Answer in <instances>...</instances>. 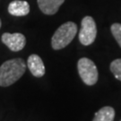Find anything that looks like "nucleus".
Returning <instances> with one entry per match:
<instances>
[{"label": "nucleus", "instance_id": "7ed1b4c3", "mask_svg": "<svg viewBox=\"0 0 121 121\" xmlns=\"http://www.w3.org/2000/svg\"><path fill=\"white\" fill-rule=\"evenodd\" d=\"M78 73L82 82L86 85H94L98 81V69L93 61L87 58L82 57L77 63Z\"/></svg>", "mask_w": 121, "mask_h": 121}, {"label": "nucleus", "instance_id": "ddd939ff", "mask_svg": "<svg viewBox=\"0 0 121 121\" xmlns=\"http://www.w3.org/2000/svg\"><path fill=\"white\" fill-rule=\"evenodd\" d=\"M120 121H121V120H120Z\"/></svg>", "mask_w": 121, "mask_h": 121}, {"label": "nucleus", "instance_id": "423d86ee", "mask_svg": "<svg viewBox=\"0 0 121 121\" xmlns=\"http://www.w3.org/2000/svg\"><path fill=\"white\" fill-rule=\"evenodd\" d=\"M27 66L31 74L35 77H41L46 73L43 61L40 56L36 54H32L28 57Z\"/></svg>", "mask_w": 121, "mask_h": 121}, {"label": "nucleus", "instance_id": "20e7f679", "mask_svg": "<svg viewBox=\"0 0 121 121\" xmlns=\"http://www.w3.org/2000/svg\"><path fill=\"white\" fill-rule=\"evenodd\" d=\"M97 36L95 21L91 16H85L82 20V26L79 32V40L84 46H89L94 42Z\"/></svg>", "mask_w": 121, "mask_h": 121}, {"label": "nucleus", "instance_id": "6e6552de", "mask_svg": "<svg viewBox=\"0 0 121 121\" xmlns=\"http://www.w3.org/2000/svg\"><path fill=\"white\" fill-rule=\"evenodd\" d=\"M40 11L45 14L52 15L58 11L65 0H37Z\"/></svg>", "mask_w": 121, "mask_h": 121}, {"label": "nucleus", "instance_id": "1a4fd4ad", "mask_svg": "<svg viewBox=\"0 0 121 121\" xmlns=\"http://www.w3.org/2000/svg\"><path fill=\"white\" fill-rule=\"evenodd\" d=\"M115 117V110L112 107L105 106L97 111L92 121H113Z\"/></svg>", "mask_w": 121, "mask_h": 121}, {"label": "nucleus", "instance_id": "9d476101", "mask_svg": "<svg viewBox=\"0 0 121 121\" xmlns=\"http://www.w3.org/2000/svg\"><path fill=\"white\" fill-rule=\"evenodd\" d=\"M110 71L116 79L121 81V58L115 59L110 64Z\"/></svg>", "mask_w": 121, "mask_h": 121}, {"label": "nucleus", "instance_id": "f257e3e1", "mask_svg": "<svg viewBox=\"0 0 121 121\" xmlns=\"http://www.w3.org/2000/svg\"><path fill=\"white\" fill-rule=\"evenodd\" d=\"M26 64L22 58H13L0 66V86L7 87L17 82L25 73Z\"/></svg>", "mask_w": 121, "mask_h": 121}, {"label": "nucleus", "instance_id": "f03ea898", "mask_svg": "<svg viewBox=\"0 0 121 121\" xmlns=\"http://www.w3.org/2000/svg\"><path fill=\"white\" fill-rule=\"evenodd\" d=\"M77 33V25L73 22H67L57 28L51 39V46L55 50L65 48Z\"/></svg>", "mask_w": 121, "mask_h": 121}, {"label": "nucleus", "instance_id": "9b49d317", "mask_svg": "<svg viewBox=\"0 0 121 121\" xmlns=\"http://www.w3.org/2000/svg\"><path fill=\"white\" fill-rule=\"evenodd\" d=\"M110 30H111V32H112L115 39L117 40V42L121 48V24L120 23H113L110 27Z\"/></svg>", "mask_w": 121, "mask_h": 121}, {"label": "nucleus", "instance_id": "39448f33", "mask_svg": "<svg viewBox=\"0 0 121 121\" xmlns=\"http://www.w3.org/2000/svg\"><path fill=\"white\" fill-rule=\"evenodd\" d=\"M2 42L12 51L17 52L22 50L25 47L26 39L25 36L22 33H9L4 32L1 37Z\"/></svg>", "mask_w": 121, "mask_h": 121}, {"label": "nucleus", "instance_id": "0eeeda50", "mask_svg": "<svg viewBox=\"0 0 121 121\" xmlns=\"http://www.w3.org/2000/svg\"><path fill=\"white\" fill-rule=\"evenodd\" d=\"M8 12L13 16H25L30 13V4L26 1L13 0L9 4Z\"/></svg>", "mask_w": 121, "mask_h": 121}, {"label": "nucleus", "instance_id": "f8f14e48", "mask_svg": "<svg viewBox=\"0 0 121 121\" xmlns=\"http://www.w3.org/2000/svg\"><path fill=\"white\" fill-rule=\"evenodd\" d=\"M1 25H2V22H1V20H0V28H1Z\"/></svg>", "mask_w": 121, "mask_h": 121}]
</instances>
